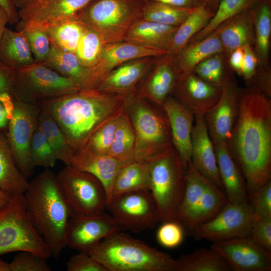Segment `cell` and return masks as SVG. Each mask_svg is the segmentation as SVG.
<instances>
[{"label":"cell","instance_id":"9f6ffc18","mask_svg":"<svg viewBox=\"0 0 271 271\" xmlns=\"http://www.w3.org/2000/svg\"><path fill=\"white\" fill-rule=\"evenodd\" d=\"M243 60L241 75L248 84L253 76L258 65V61L253 47L246 45L243 47Z\"/></svg>","mask_w":271,"mask_h":271},{"label":"cell","instance_id":"7402d4cb","mask_svg":"<svg viewBox=\"0 0 271 271\" xmlns=\"http://www.w3.org/2000/svg\"><path fill=\"white\" fill-rule=\"evenodd\" d=\"M158 57H145L125 62L109 72L95 89L109 93L128 95L135 92L136 86Z\"/></svg>","mask_w":271,"mask_h":271},{"label":"cell","instance_id":"d590c367","mask_svg":"<svg viewBox=\"0 0 271 271\" xmlns=\"http://www.w3.org/2000/svg\"><path fill=\"white\" fill-rule=\"evenodd\" d=\"M149 191V181L146 162L134 161L124 165L117 173L113 182V196L126 192Z\"/></svg>","mask_w":271,"mask_h":271},{"label":"cell","instance_id":"30bf717a","mask_svg":"<svg viewBox=\"0 0 271 271\" xmlns=\"http://www.w3.org/2000/svg\"><path fill=\"white\" fill-rule=\"evenodd\" d=\"M57 177L72 213L92 215L104 212L107 199L104 187L94 176L66 166Z\"/></svg>","mask_w":271,"mask_h":271},{"label":"cell","instance_id":"ac0fdd59","mask_svg":"<svg viewBox=\"0 0 271 271\" xmlns=\"http://www.w3.org/2000/svg\"><path fill=\"white\" fill-rule=\"evenodd\" d=\"M222 87L211 84L193 71L177 76L171 94L194 116H204L219 99Z\"/></svg>","mask_w":271,"mask_h":271},{"label":"cell","instance_id":"8d00e7d4","mask_svg":"<svg viewBox=\"0 0 271 271\" xmlns=\"http://www.w3.org/2000/svg\"><path fill=\"white\" fill-rule=\"evenodd\" d=\"M38 126L54 151L57 159L63 162L66 166H69L75 151L56 121L46 110L41 108Z\"/></svg>","mask_w":271,"mask_h":271},{"label":"cell","instance_id":"52a82bcc","mask_svg":"<svg viewBox=\"0 0 271 271\" xmlns=\"http://www.w3.org/2000/svg\"><path fill=\"white\" fill-rule=\"evenodd\" d=\"M27 251L48 259L53 255L27 213L24 194L12 196L0 207V256L14 251Z\"/></svg>","mask_w":271,"mask_h":271},{"label":"cell","instance_id":"83f0119b","mask_svg":"<svg viewBox=\"0 0 271 271\" xmlns=\"http://www.w3.org/2000/svg\"><path fill=\"white\" fill-rule=\"evenodd\" d=\"M176 78L168 61L163 56L158 57L144 84L136 93L162 107L171 95Z\"/></svg>","mask_w":271,"mask_h":271},{"label":"cell","instance_id":"be15d7a7","mask_svg":"<svg viewBox=\"0 0 271 271\" xmlns=\"http://www.w3.org/2000/svg\"><path fill=\"white\" fill-rule=\"evenodd\" d=\"M12 196L0 189V207L7 205L11 200Z\"/></svg>","mask_w":271,"mask_h":271},{"label":"cell","instance_id":"7bdbcfd3","mask_svg":"<svg viewBox=\"0 0 271 271\" xmlns=\"http://www.w3.org/2000/svg\"><path fill=\"white\" fill-rule=\"evenodd\" d=\"M195 8L178 7L153 2L143 10L141 19L168 25L179 26Z\"/></svg>","mask_w":271,"mask_h":271},{"label":"cell","instance_id":"836d02e7","mask_svg":"<svg viewBox=\"0 0 271 271\" xmlns=\"http://www.w3.org/2000/svg\"><path fill=\"white\" fill-rule=\"evenodd\" d=\"M255 32L253 49L258 65H269V43L271 34L270 0H262L253 8Z\"/></svg>","mask_w":271,"mask_h":271},{"label":"cell","instance_id":"7c38bea8","mask_svg":"<svg viewBox=\"0 0 271 271\" xmlns=\"http://www.w3.org/2000/svg\"><path fill=\"white\" fill-rule=\"evenodd\" d=\"M107 209L120 229L132 232L153 228L159 221L156 203L149 190L113 196Z\"/></svg>","mask_w":271,"mask_h":271},{"label":"cell","instance_id":"d6a6232c","mask_svg":"<svg viewBox=\"0 0 271 271\" xmlns=\"http://www.w3.org/2000/svg\"><path fill=\"white\" fill-rule=\"evenodd\" d=\"M43 63L74 81L81 89H88L89 68L82 66L74 53L63 51L52 46L50 54Z\"/></svg>","mask_w":271,"mask_h":271},{"label":"cell","instance_id":"ab89813d","mask_svg":"<svg viewBox=\"0 0 271 271\" xmlns=\"http://www.w3.org/2000/svg\"><path fill=\"white\" fill-rule=\"evenodd\" d=\"M86 27L74 18L45 30L52 47L74 53Z\"/></svg>","mask_w":271,"mask_h":271},{"label":"cell","instance_id":"816d5d0a","mask_svg":"<svg viewBox=\"0 0 271 271\" xmlns=\"http://www.w3.org/2000/svg\"><path fill=\"white\" fill-rule=\"evenodd\" d=\"M17 69L0 61V100L6 105L15 98Z\"/></svg>","mask_w":271,"mask_h":271},{"label":"cell","instance_id":"03108f58","mask_svg":"<svg viewBox=\"0 0 271 271\" xmlns=\"http://www.w3.org/2000/svg\"><path fill=\"white\" fill-rule=\"evenodd\" d=\"M220 1V0H204V2L214 14L217 10Z\"/></svg>","mask_w":271,"mask_h":271},{"label":"cell","instance_id":"74e56055","mask_svg":"<svg viewBox=\"0 0 271 271\" xmlns=\"http://www.w3.org/2000/svg\"><path fill=\"white\" fill-rule=\"evenodd\" d=\"M193 72L203 80L221 87L235 80L234 72L223 52L206 58L197 65Z\"/></svg>","mask_w":271,"mask_h":271},{"label":"cell","instance_id":"003e7915","mask_svg":"<svg viewBox=\"0 0 271 271\" xmlns=\"http://www.w3.org/2000/svg\"><path fill=\"white\" fill-rule=\"evenodd\" d=\"M0 271H11L10 264L0 257Z\"/></svg>","mask_w":271,"mask_h":271},{"label":"cell","instance_id":"ffe728a7","mask_svg":"<svg viewBox=\"0 0 271 271\" xmlns=\"http://www.w3.org/2000/svg\"><path fill=\"white\" fill-rule=\"evenodd\" d=\"M190 162L201 175L224 191L214 145L203 116H195L191 136Z\"/></svg>","mask_w":271,"mask_h":271},{"label":"cell","instance_id":"3957f363","mask_svg":"<svg viewBox=\"0 0 271 271\" xmlns=\"http://www.w3.org/2000/svg\"><path fill=\"white\" fill-rule=\"evenodd\" d=\"M27 213L33 225L58 257L65 247V235L72 211L57 175L46 169L30 183L24 193Z\"/></svg>","mask_w":271,"mask_h":271},{"label":"cell","instance_id":"bcb514c9","mask_svg":"<svg viewBox=\"0 0 271 271\" xmlns=\"http://www.w3.org/2000/svg\"><path fill=\"white\" fill-rule=\"evenodd\" d=\"M30 156L34 166L46 169L53 168L57 158L38 126L33 134L30 146Z\"/></svg>","mask_w":271,"mask_h":271},{"label":"cell","instance_id":"b9f144b4","mask_svg":"<svg viewBox=\"0 0 271 271\" xmlns=\"http://www.w3.org/2000/svg\"><path fill=\"white\" fill-rule=\"evenodd\" d=\"M228 202L223 191L208 180L197 209L192 232L214 217Z\"/></svg>","mask_w":271,"mask_h":271},{"label":"cell","instance_id":"ee69618b","mask_svg":"<svg viewBox=\"0 0 271 271\" xmlns=\"http://www.w3.org/2000/svg\"><path fill=\"white\" fill-rule=\"evenodd\" d=\"M104 46L100 36L86 27L74 54L82 66L91 68L99 61Z\"/></svg>","mask_w":271,"mask_h":271},{"label":"cell","instance_id":"603a6c76","mask_svg":"<svg viewBox=\"0 0 271 271\" xmlns=\"http://www.w3.org/2000/svg\"><path fill=\"white\" fill-rule=\"evenodd\" d=\"M125 165L108 155L97 154L83 147L74 152L69 166L89 173L100 181L106 193L108 205L115 178Z\"/></svg>","mask_w":271,"mask_h":271},{"label":"cell","instance_id":"9c48e42d","mask_svg":"<svg viewBox=\"0 0 271 271\" xmlns=\"http://www.w3.org/2000/svg\"><path fill=\"white\" fill-rule=\"evenodd\" d=\"M80 89L43 63L35 62L17 69L15 98L25 102L37 104Z\"/></svg>","mask_w":271,"mask_h":271},{"label":"cell","instance_id":"f5cc1de1","mask_svg":"<svg viewBox=\"0 0 271 271\" xmlns=\"http://www.w3.org/2000/svg\"><path fill=\"white\" fill-rule=\"evenodd\" d=\"M66 266L68 271H107L102 264L84 251L72 256Z\"/></svg>","mask_w":271,"mask_h":271},{"label":"cell","instance_id":"681fc988","mask_svg":"<svg viewBox=\"0 0 271 271\" xmlns=\"http://www.w3.org/2000/svg\"><path fill=\"white\" fill-rule=\"evenodd\" d=\"M157 232V239L163 246L173 248L183 241L185 231L183 227L175 220L162 222Z\"/></svg>","mask_w":271,"mask_h":271},{"label":"cell","instance_id":"5bb4252c","mask_svg":"<svg viewBox=\"0 0 271 271\" xmlns=\"http://www.w3.org/2000/svg\"><path fill=\"white\" fill-rule=\"evenodd\" d=\"M121 229L110 214L92 215L72 213L65 235V247L88 252L102 240Z\"/></svg>","mask_w":271,"mask_h":271},{"label":"cell","instance_id":"94428289","mask_svg":"<svg viewBox=\"0 0 271 271\" xmlns=\"http://www.w3.org/2000/svg\"><path fill=\"white\" fill-rule=\"evenodd\" d=\"M9 120V111L5 104L0 100V129L6 130Z\"/></svg>","mask_w":271,"mask_h":271},{"label":"cell","instance_id":"91938a15","mask_svg":"<svg viewBox=\"0 0 271 271\" xmlns=\"http://www.w3.org/2000/svg\"><path fill=\"white\" fill-rule=\"evenodd\" d=\"M0 5L6 10L9 14L10 18V24H13L18 21V13L11 0H0Z\"/></svg>","mask_w":271,"mask_h":271},{"label":"cell","instance_id":"4fadbf2b","mask_svg":"<svg viewBox=\"0 0 271 271\" xmlns=\"http://www.w3.org/2000/svg\"><path fill=\"white\" fill-rule=\"evenodd\" d=\"M255 220L253 209L248 201L228 203L212 219L192 233L197 240L212 242L249 235Z\"/></svg>","mask_w":271,"mask_h":271},{"label":"cell","instance_id":"f546056e","mask_svg":"<svg viewBox=\"0 0 271 271\" xmlns=\"http://www.w3.org/2000/svg\"><path fill=\"white\" fill-rule=\"evenodd\" d=\"M29 186L17 165L6 130L0 129V189L13 196L24 194Z\"/></svg>","mask_w":271,"mask_h":271},{"label":"cell","instance_id":"680465c9","mask_svg":"<svg viewBox=\"0 0 271 271\" xmlns=\"http://www.w3.org/2000/svg\"><path fill=\"white\" fill-rule=\"evenodd\" d=\"M153 2L163 3L175 7L195 8L204 0H152Z\"/></svg>","mask_w":271,"mask_h":271},{"label":"cell","instance_id":"7a4b0ae2","mask_svg":"<svg viewBox=\"0 0 271 271\" xmlns=\"http://www.w3.org/2000/svg\"><path fill=\"white\" fill-rule=\"evenodd\" d=\"M131 94L80 89L37 104L53 118L76 151L85 147L92 134L108 118L125 108Z\"/></svg>","mask_w":271,"mask_h":271},{"label":"cell","instance_id":"7dc6e473","mask_svg":"<svg viewBox=\"0 0 271 271\" xmlns=\"http://www.w3.org/2000/svg\"><path fill=\"white\" fill-rule=\"evenodd\" d=\"M21 30L24 32L35 62L44 63L48 58L52 47L46 31L36 27L20 30Z\"/></svg>","mask_w":271,"mask_h":271},{"label":"cell","instance_id":"4316f807","mask_svg":"<svg viewBox=\"0 0 271 271\" xmlns=\"http://www.w3.org/2000/svg\"><path fill=\"white\" fill-rule=\"evenodd\" d=\"M208 180L190 161L186 169L184 193L175 219L183 227L185 232L192 231L197 209Z\"/></svg>","mask_w":271,"mask_h":271},{"label":"cell","instance_id":"11a10c76","mask_svg":"<svg viewBox=\"0 0 271 271\" xmlns=\"http://www.w3.org/2000/svg\"><path fill=\"white\" fill-rule=\"evenodd\" d=\"M246 87L255 89L271 98V69L270 65H257L255 73Z\"/></svg>","mask_w":271,"mask_h":271},{"label":"cell","instance_id":"484cf974","mask_svg":"<svg viewBox=\"0 0 271 271\" xmlns=\"http://www.w3.org/2000/svg\"><path fill=\"white\" fill-rule=\"evenodd\" d=\"M220 178L229 202L248 201L246 184L240 169L232 157L227 142L213 144Z\"/></svg>","mask_w":271,"mask_h":271},{"label":"cell","instance_id":"c3c4849f","mask_svg":"<svg viewBox=\"0 0 271 271\" xmlns=\"http://www.w3.org/2000/svg\"><path fill=\"white\" fill-rule=\"evenodd\" d=\"M11 271H50L47 259L27 251H19L9 263Z\"/></svg>","mask_w":271,"mask_h":271},{"label":"cell","instance_id":"8fae6325","mask_svg":"<svg viewBox=\"0 0 271 271\" xmlns=\"http://www.w3.org/2000/svg\"><path fill=\"white\" fill-rule=\"evenodd\" d=\"M9 120L6 132L17 165L28 178L33 173L34 166L30 156V146L38 127L41 108L32 104L14 98L7 105Z\"/></svg>","mask_w":271,"mask_h":271},{"label":"cell","instance_id":"60d3db41","mask_svg":"<svg viewBox=\"0 0 271 271\" xmlns=\"http://www.w3.org/2000/svg\"><path fill=\"white\" fill-rule=\"evenodd\" d=\"M261 1L262 0H220L216 11L206 26L193 36L188 43L205 38L226 20L242 11L252 8Z\"/></svg>","mask_w":271,"mask_h":271},{"label":"cell","instance_id":"f6af8a7d","mask_svg":"<svg viewBox=\"0 0 271 271\" xmlns=\"http://www.w3.org/2000/svg\"><path fill=\"white\" fill-rule=\"evenodd\" d=\"M124 108L110 117L96 129L84 147L97 154L108 155L118 121Z\"/></svg>","mask_w":271,"mask_h":271},{"label":"cell","instance_id":"ba28073f","mask_svg":"<svg viewBox=\"0 0 271 271\" xmlns=\"http://www.w3.org/2000/svg\"><path fill=\"white\" fill-rule=\"evenodd\" d=\"M142 16V12L127 0H91L75 18L96 32L105 45L124 41Z\"/></svg>","mask_w":271,"mask_h":271},{"label":"cell","instance_id":"cb8c5ba5","mask_svg":"<svg viewBox=\"0 0 271 271\" xmlns=\"http://www.w3.org/2000/svg\"><path fill=\"white\" fill-rule=\"evenodd\" d=\"M253 8L231 17L214 31L218 36L223 52L228 58L232 52L237 48L243 47L246 45L254 47L255 32Z\"/></svg>","mask_w":271,"mask_h":271},{"label":"cell","instance_id":"277c9868","mask_svg":"<svg viewBox=\"0 0 271 271\" xmlns=\"http://www.w3.org/2000/svg\"><path fill=\"white\" fill-rule=\"evenodd\" d=\"M107 271H175L176 259L128 234L115 232L87 252Z\"/></svg>","mask_w":271,"mask_h":271},{"label":"cell","instance_id":"d6986e66","mask_svg":"<svg viewBox=\"0 0 271 271\" xmlns=\"http://www.w3.org/2000/svg\"><path fill=\"white\" fill-rule=\"evenodd\" d=\"M167 54L165 50L147 48L127 41L105 45L97 64L89 68L88 89H95L109 72L125 62L145 57H159Z\"/></svg>","mask_w":271,"mask_h":271},{"label":"cell","instance_id":"e575fe53","mask_svg":"<svg viewBox=\"0 0 271 271\" xmlns=\"http://www.w3.org/2000/svg\"><path fill=\"white\" fill-rule=\"evenodd\" d=\"M231 268L215 250L197 249L176 259L175 271H229Z\"/></svg>","mask_w":271,"mask_h":271},{"label":"cell","instance_id":"f35d334b","mask_svg":"<svg viewBox=\"0 0 271 271\" xmlns=\"http://www.w3.org/2000/svg\"><path fill=\"white\" fill-rule=\"evenodd\" d=\"M135 137L132 126L124 108L118 121L108 155L127 164L135 161Z\"/></svg>","mask_w":271,"mask_h":271},{"label":"cell","instance_id":"e7e4bbea","mask_svg":"<svg viewBox=\"0 0 271 271\" xmlns=\"http://www.w3.org/2000/svg\"><path fill=\"white\" fill-rule=\"evenodd\" d=\"M33 1V0H11L14 6L15 7H18L20 9L25 7Z\"/></svg>","mask_w":271,"mask_h":271},{"label":"cell","instance_id":"5b68a950","mask_svg":"<svg viewBox=\"0 0 271 271\" xmlns=\"http://www.w3.org/2000/svg\"><path fill=\"white\" fill-rule=\"evenodd\" d=\"M125 109L134 131L136 161L145 162L173 146L169 122L162 107L134 92Z\"/></svg>","mask_w":271,"mask_h":271},{"label":"cell","instance_id":"f1b7e54d","mask_svg":"<svg viewBox=\"0 0 271 271\" xmlns=\"http://www.w3.org/2000/svg\"><path fill=\"white\" fill-rule=\"evenodd\" d=\"M178 27L140 19L130 27L124 41L167 51Z\"/></svg>","mask_w":271,"mask_h":271},{"label":"cell","instance_id":"f907efd6","mask_svg":"<svg viewBox=\"0 0 271 271\" xmlns=\"http://www.w3.org/2000/svg\"><path fill=\"white\" fill-rule=\"evenodd\" d=\"M255 218H271V181L250 196Z\"/></svg>","mask_w":271,"mask_h":271},{"label":"cell","instance_id":"6f0895ef","mask_svg":"<svg viewBox=\"0 0 271 271\" xmlns=\"http://www.w3.org/2000/svg\"><path fill=\"white\" fill-rule=\"evenodd\" d=\"M243 60V47L237 48L232 52L228 57L230 67L234 73L240 76Z\"/></svg>","mask_w":271,"mask_h":271},{"label":"cell","instance_id":"8992f818","mask_svg":"<svg viewBox=\"0 0 271 271\" xmlns=\"http://www.w3.org/2000/svg\"><path fill=\"white\" fill-rule=\"evenodd\" d=\"M159 221L175 220L186 186V169L173 146L145 161Z\"/></svg>","mask_w":271,"mask_h":271},{"label":"cell","instance_id":"2e32d148","mask_svg":"<svg viewBox=\"0 0 271 271\" xmlns=\"http://www.w3.org/2000/svg\"><path fill=\"white\" fill-rule=\"evenodd\" d=\"M91 0H33L18 12V30L36 27L42 29L76 17Z\"/></svg>","mask_w":271,"mask_h":271},{"label":"cell","instance_id":"db71d44e","mask_svg":"<svg viewBox=\"0 0 271 271\" xmlns=\"http://www.w3.org/2000/svg\"><path fill=\"white\" fill-rule=\"evenodd\" d=\"M249 236L255 243L271 251V218H255Z\"/></svg>","mask_w":271,"mask_h":271},{"label":"cell","instance_id":"44dd1931","mask_svg":"<svg viewBox=\"0 0 271 271\" xmlns=\"http://www.w3.org/2000/svg\"><path fill=\"white\" fill-rule=\"evenodd\" d=\"M162 107L169 122L173 146L186 169L191 159V136L195 116L171 95L168 97Z\"/></svg>","mask_w":271,"mask_h":271},{"label":"cell","instance_id":"6125c7cd","mask_svg":"<svg viewBox=\"0 0 271 271\" xmlns=\"http://www.w3.org/2000/svg\"><path fill=\"white\" fill-rule=\"evenodd\" d=\"M10 23V18L6 10L0 5V42L6 29V25Z\"/></svg>","mask_w":271,"mask_h":271},{"label":"cell","instance_id":"9a60e30c","mask_svg":"<svg viewBox=\"0 0 271 271\" xmlns=\"http://www.w3.org/2000/svg\"><path fill=\"white\" fill-rule=\"evenodd\" d=\"M235 271H270L271 251L249 236L213 242L211 247Z\"/></svg>","mask_w":271,"mask_h":271},{"label":"cell","instance_id":"1f68e13d","mask_svg":"<svg viewBox=\"0 0 271 271\" xmlns=\"http://www.w3.org/2000/svg\"><path fill=\"white\" fill-rule=\"evenodd\" d=\"M214 13L203 2L179 26L167 49L165 56L174 55L186 45L195 34L201 31L212 18Z\"/></svg>","mask_w":271,"mask_h":271},{"label":"cell","instance_id":"e0dca14e","mask_svg":"<svg viewBox=\"0 0 271 271\" xmlns=\"http://www.w3.org/2000/svg\"><path fill=\"white\" fill-rule=\"evenodd\" d=\"M241 89L235 80L224 86L219 99L204 116L213 144L230 138L239 112Z\"/></svg>","mask_w":271,"mask_h":271},{"label":"cell","instance_id":"6da1fadb","mask_svg":"<svg viewBox=\"0 0 271 271\" xmlns=\"http://www.w3.org/2000/svg\"><path fill=\"white\" fill-rule=\"evenodd\" d=\"M227 145L245 179L248 198L271 181V98L253 88H241Z\"/></svg>","mask_w":271,"mask_h":271},{"label":"cell","instance_id":"d4e9b609","mask_svg":"<svg viewBox=\"0 0 271 271\" xmlns=\"http://www.w3.org/2000/svg\"><path fill=\"white\" fill-rule=\"evenodd\" d=\"M220 52H223L221 41L213 32L201 40L188 43L172 56L163 57L178 76L192 72L203 60Z\"/></svg>","mask_w":271,"mask_h":271},{"label":"cell","instance_id":"4dcf8cb0","mask_svg":"<svg viewBox=\"0 0 271 271\" xmlns=\"http://www.w3.org/2000/svg\"><path fill=\"white\" fill-rule=\"evenodd\" d=\"M0 61L16 69L35 62L23 30L6 28L0 42Z\"/></svg>","mask_w":271,"mask_h":271}]
</instances>
